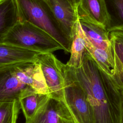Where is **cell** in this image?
Wrapping results in <instances>:
<instances>
[{
  "label": "cell",
  "instance_id": "obj_1",
  "mask_svg": "<svg viewBox=\"0 0 123 123\" xmlns=\"http://www.w3.org/2000/svg\"><path fill=\"white\" fill-rule=\"evenodd\" d=\"M70 67L86 94L93 123H123V89L101 69L86 50L81 65L77 68Z\"/></svg>",
  "mask_w": 123,
  "mask_h": 123
},
{
  "label": "cell",
  "instance_id": "obj_2",
  "mask_svg": "<svg viewBox=\"0 0 123 123\" xmlns=\"http://www.w3.org/2000/svg\"><path fill=\"white\" fill-rule=\"evenodd\" d=\"M20 22H27L44 30L70 53L72 41L64 33L44 0H16Z\"/></svg>",
  "mask_w": 123,
  "mask_h": 123
},
{
  "label": "cell",
  "instance_id": "obj_3",
  "mask_svg": "<svg viewBox=\"0 0 123 123\" xmlns=\"http://www.w3.org/2000/svg\"><path fill=\"white\" fill-rule=\"evenodd\" d=\"M2 42L39 53L64 50L63 47L49 34L27 22L18 21Z\"/></svg>",
  "mask_w": 123,
  "mask_h": 123
},
{
  "label": "cell",
  "instance_id": "obj_4",
  "mask_svg": "<svg viewBox=\"0 0 123 123\" xmlns=\"http://www.w3.org/2000/svg\"><path fill=\"white\" fill-rule=\"evenodd\" d=\"M64 86L62 100L76 123H93L91 108L85 91L70 67L63 64Z\"/></svg>",
  "mask_w": 123,
  "mask_h": 123
},
{
  "label": "cell",
  "instance_id": "obj_5",
  "mask_svg": "<svg viewBox=\"0 0 123 123\" xmlns=\"http://www.w3.org/2000/svg\"><path fill=\"white\" fill-rule=\"evenodd\" d=\"M35 62L40 66L49 97L62 100L64 86L63 63L52 53H38Z\"/></svg>",
  "mask_w": 123,
  "mask_h": 123
},
{
  "label": "cell",
  "instance_id": "obj_6",
  "mask_svg": "<svg viewBox=\"0 0 123 123\" xmlns=\"http://www.w3.org/2000/svg\"><path fill=\"white\" fill-rule=\"evenodd\" d=\"M34 92H37L18 78L14 65L0 68V103L19 101Z\"/></svg>",
  "mask_w": 123,
  "mask_h": 123
},
{
  "label": "cell",
  "instance_id": "obj_7",
  "mask_svg": "<svg viewBox=\"0 0 123 123\" xmlns=\"http://www.w3.org/2000/svg\"><path fill=\"white\" fill-rule=\"evenodd\" d=\"M50 8L60 27L72 41L78 20L77 10L68 0H44Z\"/></svg>",
  "mask_w": 123,
  "mask_h": 123
},
{
  "label": "cell",
  "instance_id": "obj_8",
  "mask_svg": "<svg viewBox=\"0 0 123 123\" xmlns=\"http://www.w3.org/2000/svg\"><path fill=\"white\" fill-rule=\"evenodd\" d=\"M77 12L79 20L100 25L108 31L110 18L104 0H80Z\"/></svg>",
  "mask_w": 123,
  "mask_h": 123
},
{
  "label": "cell",
  "instance_id": "obj_9",
  "mask_svg": "<svg viewBox=\"0 0 123 123\" xmlns=\"http://www.w3.org/2000/svg\"><path fill=\"white\" fill-rule=\"evenodd\" d=\"M73 118L62 100L49 97L35 115L25 123H60L62 119Z\"/></svg>",
  "mask_w": 123,
  "mask_h": 123
},
{
  "label": "cell",
  "instance_id": "obj_10",
  "mask_svg": "<svg viewBox=\"0 0 123 123\" xmlns=\"http://www.w3.org/2000/svg\"><path fill=\"white\" fill-rule=\"evenodd\" d=\"M18 78L37 92L49 95L48 88L40 69L36 62H22L14 65Z\"/></svg>",
  "mask_w": 123,
  "mask_h": 123
},
{
  "label": "cell",
  "instance_id": "obj_11",
  "mask_svg": "<svg viewBox=\"0 0 123 123\" xmlns=\"http://www.w3.org/2000/svg\"><path fill=\"white\" fill-rule=\"evenodd\" d=\"M38 53L12 44L0 42V68L35 61Z\"/></svg>",
  "mask_w": 123,
  "mask_h": 123
},
{
  "label": "cell",
  "instance_id": "obj_12",
  "mask_svg": "<svg viewBox=\"0 0 123 123\" xmlns=\"http://www.w3.org/2000/svg\"><path fill=\"white\" fill-rule=\"evenodd\" d=\"M109 37L114 65V74L112 79L119 87L123 89V31H111Z\"/></svg>",
  "mask_w": 123,
  "mask_h": 123
},
{
  "label": "cell",
  "instance_id": "obj_13",
  "mask_svg": "<svg viewBox=\"0 0 123 123\" xmlns=\"http://www.w3.org/2000/svg\"><path fill=\"white\" fill-rule=\"evenodd\" d=\"M19 21L16 0H0V42Z\"/></svg>",
  "mask_w": 123,
  "mask_h": 123
},
{
  "label": "cell",
  "instance_id": "obj_14",
  "mask_svg": "<svg viewBox=\"0 0 123 123\" xmlns=\"http://www.w3.org/2000/svg\"><path fill=\"white\" fill-rule=\"evenodd\" d=\"M79 21L86 37L95 47L103 50H111L108 31L100 25L82 20Z\"/></svg>",
  "mask_w": 123,
  "mask_h": 123
},
{
  "label": "cell",
  "instance_id": "obj_15",
  "mask_svg": "<svg viewBox=\"0 0 123 123\" xmlns=\"http://www.w3.org/2000/svg\"><path fill=\"white\" fill-rule=\"evenodd\" d=\"M85 51V34L81 27L78 19L75 25L72 39L70 57L66 64L74 68H79L81 65Z\"/></svg>",
  "mask_w": 123,
  "mask_h": 123
},
{
  "label": "cell",
  "instance_id": "obj_16",
  "mask_svg": "<svg viewBox=\"0 0 123 123\" xmlns=\"http://www.w3.org/2000/svg\"><path fill=\"white\" fill-rule=\"evenodd\" d=\"M85 37L86 51L101 69L112 78L114 74V65L111 50H103L95 47L85 35Z\"/></svg>",
  "mask_w": 123,
  "mask_h": 123
},
{
  "label": "cell",
  "instance_id": "obj_17",
  "mask_svg": "<svg viewBox=\"0 0 123 123\" xmlns=\"http://www.w3.org/2000/svg\"><path fill=\"white\" fill-rule=\"evenodd\" d=\"M48 94L34 92L22 98L19 100L26 121L32 118L39 108L49 98Z\"/></svg>",
  "mask_w": 123,
  "mask_h": 123
},
{
  "label": "cell",
  "instance_id": "obj_18",
  "mask_svg": "<svg viewBox=\"0 0 123 123\" xmlns=\"http://www.w3.org/2000/svg\"><path fill=\"white\" fill-rule=\"evenodd\" d=\"M110 18L108 31H123V0H104Z\"/></svg>",
  "mask_w": 123,
  "mask_h": 123
},
{
  "label": "cell",
  "instance_id": "obj_19",
  "mask_svg": "<svg viewBox=\"0 0 123 123\" xmlns=\"http://www.w3.org/2000/svg\"><path fill=\"white\" fill-rule=\"evenodd\" d=\"M20 109L19 101L0 103V123H16Z\"/></svg>",
  "mask_w": 123,
  "mask_h": 123
},
{
  "label": "cell",
  "instance_id": "obj_20",
  "mask_svg": "<svg viewBox=\"0 0 123 123\" xmlns=\"http://www.w3.org/2000/svg\"><path fill=\"white\" fill-rule=\"evenodd\" d=\"M60 123H76L73 118L70 119H62L60 120Z\"/></svg>",
  "mask_w": 123,
  "mask_h": 123
},
{
  "label": "cell",
  "instance_id": "obj_21",
  "mask_svg": "<svg viewBox=\"0 0 123 123\" xmlns=\"http://www.w3.org/2000/svg\"><path fill=\"white\" fill-rule=\"evenodd\" d=\"M73 5V6L77 10V7L79 4L80 0H68Z\"/></svg>",
  "mask_w": 123,
  "mask_h": 123
},
{
  "label": "cell",
  "instance_id": "obj_22",
  "mask_svg": "<svg viewBox=\"0 0 123 123\" xmlns=\"http://www.w3.org/2000/svg\"></svg>",
  "mask_w": 123,
  "mask_h": 123
}]
</instances>
